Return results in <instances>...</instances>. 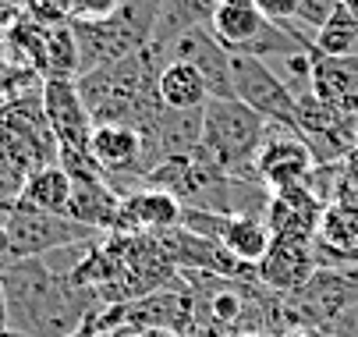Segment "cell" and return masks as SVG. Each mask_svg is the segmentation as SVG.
<instances>
[{"label": "cell", "instance_id": "6da1fadb", "mask_svg": "<svg viewBox=\"0 0 358 337\" xmlns=\"http://www.w3.org/2000/svg\"><path fill=\"white\" fill-rule=\"evenodd\" d=\"M0 287L8 299L11 334L18 337H78L99 295L68 284L46 259H4Z\"/></svg>", "mask_w": 358, "mask_h": 337}, {"label": "cell", "instance_id": "7a4b0ae2", "mask_svg": "<svg viewBox=\"0 0 358 337\" xmlns=\"http://www.w3.org/2000/svg\"><path fill=\"white\" fill-rule=\"evenodd\" d=\"M266 128H270V121L259 117L248 103H241L238 96H231V100H210L206 107H202V138H199V146L206 150V157L224 174L255 181V157H259Z\"/></svg>", "mask_w": 358, "mask_h": 337}, {"label": "cell", "instance_id": "3957f363", "mask_svg": "<svg viewBox=\"0 0 358 337\" xmlns=\"http://www.w3.org/2000/svg\"><path fill=\"white\" fill-rule=\"evenodd\" d=\"M4 224H8V234H11V259H43L57 249L99 238V231H92V227L64 217V213L32 210L25 203H15L4 213Z\"/></svg>", "mask_w": 358, "mask_h": 337}, {"label": "cell", "instance_id": "277c9868", "mask_svg": "<svg viewBox=\"0 0 358 337\" xmlns=\"http://www.w3.org/2000/svg\"><path fill=\"white\" fill-rule=\"evenodd\" d=\"M231 78H234V96L241 103H248L270 124L294 128V92L270 61L252 54H231Z\"/></svg>", "mask_w": 358, "mask_h": 337}, {"label": "cell", "instance_id": "5b68a950", "mask_svg": "<svg viewBox=\"0 0 358 337\" xmlns=\"http://www.w3.org/2000/svg\"><path fill=\"white\" fill-rule=\"evenodd\" d=\"M313 167H316V160H313L309 146H305L301 131L284 128V124L266 128L259 157H255V181L266 185L270 192H284V188L309 181Z\"/></svg>", "mask_w": 358, "mask_h": 337}, {"label": "cell", "instance_id": "8992f818", "mask_svg": "<svg viewBox=\"0 0 358 337\" xmlns=\"http://www.w3.org/2000/svg\"><path fill=\"white\" fill-rule=\"evenodd\" d=\"M167 61H188L202 71L210 85L213 100H231L234 96V78H231V50L213 36L210 25H199L181 32L171 46H167Z\"/></svg>", "mask_w": 358, "mask_h": 337}, {"label": "cell", "instance_id": "52a82bcc", "mask_svg": "<svg viewBox=\"0 0 358 337\" xmlns=\"http://www.w3.org/2000/svg\"><path fill=\"white\" fill-rule=\"evenodd\" d=\"M320 270L316 259V238L301 242V238H273L266 256L255 263V277L266 292L273 295H291L301 284H309L313 273Z\"/></svg>", "mask_w": 358, "mask_h": 337}, {"label": "cell", "instance_id": "ba28073f", "mask_svg": "<svg viewBox=\"0 0 358 337\" xmlns=\"http://www.w3.org/2000/svg\"><path fill=\"white\" fill-rule=\"evenodd\" d=\"M43 110L61 150H89L96 124L82 103L75 78H43Z\"/></svg>", "mask_w": 358, "mask_h": 337}, {"label": "cell", "instance_id": "9c48e42d", "mask_svg": "<svg viewBox=\"0 0 358 337\" xmlns=\"http://www.w3.org/2000/svg\"><path fill=\"white\" fill-rule=\"evenodd\" d=\"M181 224V199L157 185H138L121 196L117 210V234H164Z\"/></svg>", "mask_w": 358, "mask_h": 337}, {"label": "cell", "instance_id": "30bf717a", "mask_svg": "<svg viewBox=\"0 0 358 337\" xmlns=\"http://www.w3.org/2000/svg\"><path fill=\"white\" fill-rule=\"evenodd\" d=\"M327 203L313 196L309 185H294L284 192H273V199L266 206V227L273 238H301V242H313L320 220H323Z\"/></svg>", "mask_w": 358, "mask_h": 337}, {"label": "cell", "instance_id": "8fae6325", "mask_svg": "<svg viewBox=\"0 0 358 337\" xmlns=\"http://www.w3.org/2000/svg\"><path fill=\"white\" fill-rule=\"evenodd\" d=\"M313 92L330 107L358 117V57H320L313 64Z\"/></svg>", "mask_w": 358, "mask_h": 337}, {"label": "cell", "instance_id": "7c38bea8", "mask_svg": "<svg viewBox=\"0 0 358 337\" xmlns=\"http://www.w3.org/2000/svg\"><path fill=\"white\" fill-rule=\"evenodd\" d=\"M121 210V196L107 185V178H75L68 217L92 227V231H114Z\"/></svg>", "mask_w": 358, "mask_h": 337}, {"label": "cell", "instance_id": "4fadbf2b", "mask_svg": "<svg viewBox=\"0 0 358 337\" xmlns=\"http://www.w3.org/2000/svg\"><path fill=\"white\" fill-rule=\"evenodd\" d=\"M270 25V18L255 8V0H227V4L213 8V36L227 46L231 54H241L259 39V32Z\"/></svg>", "mask_w": 358, "mask_h": 337}, {"label": "cell", "instance_id": "5bb4252c", "mask_svg": "<svg viewBox=\"0 0 358 337\" xmlns=\"http://www.w3.org/2000/svg\"><path fill=\"white\" fill-rule=\"evenodd\" d=\"M157 92H160V103L167 110H181V114L185 110H202L213 100L202 71L188 61H171L157 78Z\"/></svg>", "mask_w": 358, "mask_h": 337}, {"label": "cell", "instance_id": "9a60e30c", "mask_svg": "<svg viewBox=\"0 0 358 337\" xmlns=\"http://www.w3.org/2000/svg\"><path fill=\"white\" fill-rule=\"evenodd\" d=\"M210 22H213V4H210V0H160V11H157V25H152L149 46H157V50L167 57V46L181 32L199 29V25H210Z\"/></svg>", "mask_w": 358, "mask_h": 337}, {"label": "cell", "instance_id": "2e32d148", "mask_svg": "<svg viewBox=\"0 0 358 337\" xmlns=\"http://www.w3.org/2000/svg\"><path fill=\"white\" fill-rule=\"evenodd\" d=\"M71 192H75V181L71 174L61 167V164H50V167H39L25 178V188H22V199L25 206L32 210H46V213H64L68 217V206H71Z\"/></svg>", "mask_w": 358, "mask_h": 337}, {"label": "cell", "instance_id": "e0dca14e", "mask_svg": "<svg viewBox=\"0 0 358 337\" xmlns=\"http://www.w3.org/2000/svg\"><path fill=\"white\" fill-rule=\"evenodd\" d=\"M270 242H273V234H270V227H266L263 217H231L227 234H224L227 252L234 259L248 263V266H255V263L266 256Z\"/></svg>", "mask_w": 358, "mask_h": 337}, {"label": "cell", "instance_id": "ac0fdd59", "mask_svg": "<svg viewBox=\"0 0 358 337\" xmlns=\"http://www.w3.org/2000/svg\"><path fill=\"white\" fill-rule=\"evenodd\" d=\"M358 43V18H351L344 8L316 32V54L320 57H348Z\"/></svg>", "mask_w": 358, "mask_h": 337}, {"label": "cell", "instance_id": "d6986e66", "mask_svg": "<svg viewBox=\"0 0 358 337\" xmlns=\"http://www.w3.org/2000/svg\"><path fill=\"white\" fill-rule=\"evenodd\" d=\"M330 203L358 210V150H351V153L337 164V178H334V196H330Z\"/></svg>", "mask_w": 358, "mask_h": 337}, {"label": "cell", "instance_id": "ffe728a7", "mask_svg": "<svg viewBox=\"0 0 358 337\" xmlns=\"http://www.w3.org/2000/svg\"><path fill=\"white\" fill-rule=\"evenodd\" d=\"M227 224H231V217H224V213L202 210V206H181V227H188V231H195L202 238H217V242H224Z\"/></svg>", "mask_w": 358, "mask_h": 337}, {"label": "cell", "instance_id": "44dd1931", "mask_svg": "<svg viewBox=\"0 0 358 337\" xmlns=\"http://www.w3.org/2000/svg\"><path fill=\"white\" fill-rule=\"evenodd\" d=\"M29 171L22 164H15L4 150H0V213H8L18 199H22V188H25Z\"/></svg>", "mask_w": 358, "mask_h": 337}, {"label": "cell", "instance_id": "7402d4cb", "mask_svg": "<svg viewBox=\"0 0 358 337\" xmlns=\"http://www.w3.org/2000/svg\"><path fill=\"white\" fill-rule=\"evenodd\" d=\"M337 11H341V0H298L294 25L305 32H320Z\"/></svg>", "mask_w": 358, "mask_h": 337}, {"label": "cell", "instance_id": "603a6c76", "mask_svg": "<svg viewBox=\"0 0 358 337\" xmlns=\"http://www.w3.org/2000/svg\"><path fill=\"white\" fill-rule=\"evenodd\" d=\"M121 8V0H71V18L96 22V18H110Z\"/></svg>", "mask_w": 358, "mask_h": 337}, {"label": "cell", "instance_id": "cb8c5ba5", "mask_svg": "<svg viewBox=\"0 0 358 337\" xmlns=\"http://www.w3.org/2000/svg\"><path fill=\"white\" fill-rule=\"evenodd\" d=\"M255 8H259L270 22H294L298 0H255Z\"/></svg>", "mask_w": 358, "mask_h": 337}, {"label": "cell", "instance_id": "d4e9b609", "mask_svg": "<svg viewBox=\"0 0 358 337\" xmlns=\"http://www.w3.org/2000/svg\"><path fill=\"white\" fill-rule=\"evenodd\" d=\"M181 337H227L224 330H217V327H206V323H195L192 330H185Z\"/></svg>", "mask_w": 358, "mask_h": 337}, {"label": "cell", "instance_id": "484cf974", "mask_svg": "<svg viewBox=\"0 0 358 337\" xmlns=\"http://www.w3.org/2000/svg\"><path fill=\"white\" fill-rule=\"evenodd\" d=\"M4 259H11V234H8L4 217H0V263H4Z\"/></svg>", "mask_w": 358, "mask_h": 337}, {"label": "cell", "instance_id": "4316f807", "mask_svg": "<svg viewBox=\"0 0 358 337\" xmlns=\"http://www.w3.org/2000/svg\"><path fill=\"white\" fill-rule=\"evenodd\" d=\"M11 330V320H8V299H4V287H0V334Z\"/></svg>", "mask_w": 358, "mask_h": 337}, {"label": "cell", "instance_id": "83f0119b", "mask_svg": "<svg viewBox=\"0 0 358 337\" xmlns=\"http://www.w3.org/2000/svg\"><path fill=\"white\" fill-rule=\"evenodd\" d=\"M96 337H138L135 327H117V330H107V334H96Z\"/></svg>", "mask_w": 358, "mask_h": 337}, {"label": "cell", "instance_id": "f1b7e54d", "mask_svg": "<svg viewBox=\"0 0 358 337\" xmlns=\"http://www.w3.org/2000/svg\"><path fill=\"white\" fill-rule=\"evenodd\" d=\"M138 337H181V334H174V330H142Z\"/></svg>", "mask_w": 358, "mask_h": 337}, {"label": "cell", "instance_id": "f546056e", "mask_svg": "<svg viewBox=\"0 0 358 337\" xmlns=\"http://www.w3.org/2000/svg\"><path fill=\"white\" fill-rule=\"evenodd\" d=\"M341 8H344L351 18H358V0H341Z\"/></svg>", "mask_w": 358, "mask_h": 337}, {"label": "cell", "instance_id": "4dcf8cb0", "mask_svg": "<svg viewBox=\"0 0 358 337\" xmlns=\"http://www.w3.org/2000/svg\"><path fill=\"white\" fill-rule=\"evenodd\" d=\"M277 337H313V334H301V330H284V334H277Z\"/></svg>", "mask_w": 358, "mask_h": 337}, {"label": "cell", "instance_id": "1f68e13d", "mask_svg": "<svg viewBox=\"0 0 358 337\" xmlns=\"http://www.w3.org/2000/svg\"><path fill=\"white\" fill-rule=\"evenodd\" d=\"M238 337H270V334H238Z\"/></svg>", "mask_w": 358, "mask_h": 337}, {"label": "cell", "instance_id": "d6a6232c", "mask_svg": "<svg viewBox=\"0 0 358 337\" xmlns=\"http://www.w3.org/2000/svg\"><path fill=\"white\" fill-rule=\"evenodd\" d=\"M355 150H358V121H355Z\"/></svg>", "mask_w": 358, "mask_h": 337}, {"label": "cell", "instance_id": "836d02e7", "mask_svg": "<svg viewBox=\"0 0 358 337\" xmlns=\"http://www.w3.org/2000/svg\"><path fill=\"white\" fill-rule=\"evenodd\" d=\"M210 4H213V8H217V4H227V0H210Z\"/></svg>", "mask_w": 358, "mask_h": 337}, {"label": "cell", "instance_id": "e575fe53", "mask_svg": "<svg viewBox=\"0 0 358 337\" xmlns=\"http://www.w3.org/2000/svg\"><path fill=\"white\" fill-rule=\"evenodd\" d=\"M0 57H4V43H0Z\"/></svg>", "mask_w": 358, "mask_h": 337}, {"label": "cell", "instance_id": "d590c367", "mask_svg": "<svg viewBox=\"0 0 358 337\" xmlns=\"http://www.w3.org/2000/svg\"><path fill=\"white\" fill-rule=\"evenodd\" d=\"M355 57H358V43H355Z\"/></svg>", "mask_w": 358, "mask_h": 337}, {"label": "cell", "instance_id": "8d00e7d4", "mask_svg": "<svg viewBox=\"0 0 358 337\" xmlns=\"http://www.w3.org/2000/svg\"><path fill=\"white\" fill-rule=\"evenodd\" d=\"M0 103H4V100H0Z\"/></svg>", "mask_w": 358, "mask_h": 337}, {"label": "cell", "instance_id": "74e56055", "mask_svg": "<svg viewBox=\"0 0 358 337\" xmlns=\"http://www.w3.org/2000/svg\"><path fill=\"white\" fill-rule=\"evenodd\" d=\"M0 217H4V213H0Z\"/></svg>", "mask_w": 358, "mask_h": 337}]
</instances>
